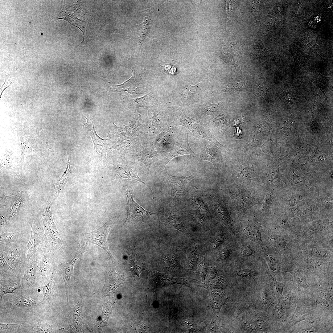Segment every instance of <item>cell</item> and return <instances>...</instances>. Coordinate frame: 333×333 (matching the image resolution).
I'll return each instance as SVG.
<instances>
[{
  "instance_id": "cell-1",
  "label": "cell",
  "mask_w": 333,
  "mask_h": 333,
  "mask_svg": "<svg viewBox=\"0 0 333 333\" xmlns=\"http://www.w3.org/2000/svg\"><path fill=\"white\" fill-rule=\"evenodd\" d=\"M113 225L112 220H109L103 226L92 232L84 235L82 241L88 246L91 244L97 245L103 249L114 262L115 260L108 248L107 238L109 233Z\"/></svg>"
},
{
  "instance_id": "cell-2",
  "label": "cell",
  "mask_w": 333,
  "mask_h": 333,
  "mask_svg": "<svg viewBox=\"0 0 333 333\" xmlns=\"http://www.w3.org/2000/svg\"><path fill=\"white\" fill-rule=\"evenodd\" d=\"M52 203L48 201L45 205L41 212L44 231L48 240L52 245L59 248L62 247L63 244L61 236L53 218L52 210Z\"/></svg>"
},
{
  "instance_id": "cell-3",
  "label": "cell",
  "mask_w": 333,
  "mask_h": 333,
  "mask_svg": "<svg viewBox=\"0 0 333 333\" xmlns=\"http://www.w3.org/2000/svg\"><path fill=\"white\" fill-rule=\"evenodd\" d=\"M82 6V3L77 1L70 6L67 7L64 6L58 15L56 20L64 19L81 30L83 33L84 41V30L86 26V21Z\"/></svg>"
},
{
  "instance_id": "cell-4",
  "label": "cell",
  "mask_w": 333,
  "mask_h": 333,
  "mask_svg": "<svg viewBox=\"0 0 333 333\" xmlns=\"http://www.w3.org/2000/svg\"><path fill=\"white\" fill-rule=\"evenodd\" d=\"M179 120L178 125L187 128L192 133L195 137L210 141L218 146H221L220 144L214 138L208 129L199 122L182 114H181Z\"/></svg>"
},
{
  "instance_id": "cell-5",
  "label": "cell",
  "mask_w": 333,
  "mask_h": 333,
  "mask_svg": "<svg viewBox=\"0 0 333 333\" xmlns=\"http://www.w3.org/2000/svg\"><path fill=\"white\" fill-rule=\"evenodd\" d=\"M125 189L127 199L128 211L126 219L122 225L131 220L142 219L157 213L145 210L135 201L133 188L126 186Z\"/></svg>"
},
{
  "instance_id": "cell-6",
  "label": "cell",
  "mask_w": 333,
  "mask_h": 333,
  "mask_svg": "<svg viewBox=\"0 0 333 333\" xmlns=\"http://www.w3.org/2000/svg\"><path fill=\"white\" fill-rule=\"evenodd\" d=\"M185 154L190 155L193 157H195L197 155L189 146L188 134L187 132L181 133L179 135L173 148L163 161L164 167L174 157Z\"/></svg>"
},
{
  "instance_id": "cell-7",
  "label": "cell",
  "mask_w": 333,
  "mask_h": 333,
  "mask_svg": "<svg viewBox=\"0 0 333 333\" xmlns=\"http://www.w3.org/2000/svg\"><path fill=\"white\" fill-rule=\"evenodd\" d=\"M133 71V75L128 80L122 84L113 87L115 91H125L130 94H143L146 91L148 85L143 81L141 76Z\"/></svg>"
},
{
  "instance_id": "cell-8",
  "label": "cell",
  "mask_w": 333,
  "mask_h": 333,
  "mask_svg": "<svg viewBox=\"0 0 333 333\" xmlns=\"http://www.w3.org/2000/svg\"><path fill=\"white\" fill-rule=\"evenodd\" d=\"M87 248L88 247L86 246L81 243L72 259L69 262L62 264L61 271L63 279L65 284L67 302L68 304L69 303L68 288L71 277L73 273L74 265L78 259H80L81 261L83 254Z\"/></svg>"
},
{
  "instance_id": "cell-9",
  "label": "cell",
  "mask_w": 333,
  "mask_h": 333,
  "mask_svg": "<svg viewBox=\"0 0 333 333\" xmlns=\"http://www.w3.org/2000/svg\"><path fill=\"white\" fill-rule=\"evenodd\" d=\"M161 172L169 182L171 189V196H182L188 183L197 176V171L191 175L185 177L174 176L166 172Z\"/></svg>"
},
{
  "instance_id": "cell-10",
  "label": "cell",
  "mask_w": 333,
  "mask_h": 333,
  "mask_svg": "<svg viewBox=\"0 0 333 333\" xmlns=\"http://www.w3.org/2000/svg\"><path fill=\"white\" fill-rule=\"evenodd\" d=\"M113 124V129L108 133L109 137H118L121 138H128L135 134L137 128L142 124V122L140 116L136 114L135 118L127 126L124 125L122 127H118L114 123Z\"/></svg>"
},
{
  "instance_id": "cell-11",
  "label": "cell",
  "mask_w": 333,
  "mask_h": 333,
  "mask_svg": "<svg viewBox=\"0 0 333 333\" xmlns=\"http://www.w3.org/2000/svg\"><path fill=\"white\" fill-rule=\"evenodd\" d=\"M127 278L114 271H109L102 290L103 294L105 296H112L116 289L123 284Z\"/></svg>"
},
{
  "instance_id": "cell-12",
  "label": "cell",
  "mask_w": 333,
  "mask_h": 333,
  "mask_svg": "<svg viewBox=\"0 0 333 333\" xmlns=\"http://www.w3.org/2000/svg\"><path fill=\"white\" fill-rule=\"evenodd\" d=\"M198 144L200 149V154L199 161L206 160L212 162L214 166H217L220 162V159L218 154L212 144L205 139H200Z\"/></svg>"
},
{
  "instance_id": "cell-13",
  "label": "cell",
  "mask_w": 333,
  "mask_h": 333,
  "mask_svg": "<svg viewBox=\"0 0 333 333\" xmlns=\"http://www.w3.org/2000/svg\"><path fill=\"white\" fill-rule=\"evenodd\" d=\"M155 287L160 288L173 284H181L190 287L188 281L184 278H175L164 273L155 272L153 276Z\"/></svg>"
},
{
  "instance_id": "cell-14",
  "label": "cell",
  "mask_w": 333,
  "mask_h": 333,
  "mask_svg": "<svg viewBox=\"0 0 333 333\" xmlns=\"http://www.w3.org/2000/svg\"><path fill=\"white\" fill-rule=\"evenodd\" d=\"M159 156L158 151L145 149L134 155L133 159L135 161H139L143 163L149 172L150 166L154 162L158 160Z\"/></svg>"
},
{
  "instance_id": "cell-15",
  "label": "cell",
  "mask_w": 333,
  "mask_h": 333,
  "mask_svg": "<svg viewBox=\"0 0 333 333\" xmlns=\"http://www.w3.org/2000/svg\"><path fill=\"white\" fill-rule=\"evenodd\" d=\"M89 129L91 136L93 141L94 146L96 150L102 156L104 159H106V152L113 143V142L109 139H103L97 136L95 130L93 128L92 129L91 125H88Z\"/></svg>"
},
{
  "instance_id": "cell-16",
  "label": "cell",
  "mask_w": 333,
  "mask_h": 333,
  "mask_svg": "<svg viewBox=\"0 0 333 333\" xmlns=\"http://www.w3.org/2000/svg\"><path fill=\"white\" fill-rule=\"evenodd\" d=\"M3 255L8 263L13 265L16 268H18L20 266L22 258L18 247L13 246H7L3 250Z\"/></svg>"
},
{
  "instance_id": "cell-17",
  "label": "cell",
  "mask_w": 333,
  "mask_h": 333,
  "mask_svg": "<svg viewBox=\"0 0 333 333\" xmlns=\"http://www.w3.org/2000/svg\"><path fill=\"white\" fill-rule=\"evenodd\" d=\"M37 260L36 257L31 258L29 262L22 278L23 284L28 287L33 286L36 280Z\"/></svg>"
},
{
  "instance_id": "cell-18",
  "label": "cell",
  "mask_w": 333,
  "mask_h": 333,
  "mask_svg": "<svg viewBox=\"0 0 333 333\" xmlns=\"http://www.w3.org/2000/svg\"><path fill=\"white\" fill-rule=\"evenodd\" d=\"M209 294L210 303L213 311L218 315L221 307L225 302L224 294L222 290L215 289L209 290Z\"/></svg>"
},
{
  "instance_id": "cell-19",
  "label": "cell",
  "mask_w": 333,
  "mask_h": 333,
  "mask_svg": "<svg viewBox=\"0 0 333 333\" xmlns=\"http://www.w3.org/2000/svg\"><path fill=\"white\" fill-rule=\"evenodd\" d=\"M31 236L27 247L28 249L27 258L28 260L35 253L41 244V239L38 231L33 224H31Z\"/></svg>"
},
{
  "instance_id": "cell-20",
  "label": "cell",
  "mask_w": 333,
  "mask_h": 333,
  "mask_svg": "<svg viewBox=\"0 0 333 333\" xmlns=\"http://www.w3.org/2000/svg\"><path fill=\"white\" fill-rule=\"evenodd\" d=\"M113 305L111 303H107L103 305L102 312L97 318L96 323L94 324L95 331H101L102 328L107 324L109 317L113 308Z\"/></svg>"
},
{
  "instance_id": "cell-21",
  "label": "cell",
  "mask_w": 333,
  "mask_h": 333,
  "mask_svg": "<svg viewBox=\"0 0 333 333\" xmlns=\"http://www.w3.org/2000/svg\"><path fill=\"white\" fill-rule=\"evenodd\" d=\"M125 262L127 264L128 270L132 273L134 280L135 275H137L140 280V274L144 270L146 269L144 265L141 262L136 260L134 253L131 255L129 258Z\"/></svg>"
},
{
  "instance_id": "cell-22",
  "label": "cell",
  "mask_w": 333,
  "mask_h": 333,
  "mask_svg": "<svg viewBox=\"0 0 333 333\" xmlns=\"http://www.w3.org/2000/svg\"><path fill=\"white\" fill-rule=\"evenodd\" d=\"M117 176L123 178L134 179L146 185L138 176V172L128 165H122L119 166Z\"/></svg>"
},
{
  "instance_id": "cell-23",
  "label": "cell",
  "mask_w": 333,
  "mask_h": 333,
  "mask_svg": "<svg viewBox=\"0 0 333 333\" xmlns=\"http://www.w3.org/2000/svg\"><path fill=\"white\" fill-rule=\"evenodd\" d=\"M71 158L70 159L68 158L67 168L65 172L55 184L53 190V194L58 195L64 189L69 178L71 169Z\"/></svg>"
},
{
  "instance_id": "cell-24",
  "label": "cell",
  "mask_w": 333,
  "mask_h": 333,
  "mask_svg": "<svg viewBox=\"0 0 333 333\" xmlns=\"http://www.w3.org/2000/svg\"><path fill=\"white\" fill-rule=\"evenodd\" d=\"M21 287L19 280L3 281L0 280V299H2L4 295L9 293H13L14 290Z\"/></svg>"
},
{
  "instance_id": "cell-25",
  "label": "cell",
  "mask_w": 333,
  "mask_h": 333,
  "mask_svg": "<svg viewBox=\"0 0 333 333\" xmlns=\"http://www.w3.org/2000/svg\"><path fill=\"white\" fill-rule=\"evenodd\" d=\"M167 219L171 228L176 229L184 234L189 235V233L184 227L180 218L177 215L171 214L168 216Z\"/></svg>"
},
{
  "instance_id": "cell-26",
  "label": "cell",
  "mask_w": 333,
  "mask_h": 333,
  "mask_svg": "<svg viewBox=\"0 0 333 333\" xmlns=\"http://www.w3.org/2000/svg\"><path fill=\"white\" fill-rule=\"evenodd\" d=\"M197 245H195L187 257L186 266L187 270L190 271L196 264L198 261Z\"/></svg>"
},
{
  "instance_id": "cell-27",
  "label": "cell",
  "mask_w": 333,
  "mask_h": 333,
  "mask_svg": "<svg viewBox=\"0 0 333 333\" xmlns=\"http://www.w3.org/2000/svg\"><path fill=\"white\" fill-rule=\"evenodd\" d=\"M24 201L25 198L23 197V195H20L10 209L9 215L8 218L9 220H10L16 215L20 208L24 204Z\"/></svg>"
},
{
  "instance_id": "cell-28",
  "label": "cell",
  "mask_w": 333,
  "mask_h": 333,
  "mask_svg": "<svg viewBox=\"0 0 333 333\" xmlns=\"http://www.w3.org/2000/svg\"><path fill=\"white\" fill-rule=\"evenodd\" d=\"M32 327L34 333H52L54 331L52 325L41 321H37Z\"/></svg>"
},
{
  "instance_id": "cell-29",
  "label": "cell",
  "mask_w": 333,
  "mask_h": 333,
  "mask_svg": "<svg viewBox=\"0 0 333 333\" xmlns=\"http://www.w3.org/2000/svg\"><path fill=\"white\" fill-rule=\"evenodd\" d=\"M151 20L148 17H146L142 23L136 25L138 28V37L141 41L145 38L149 31Z\"/></svg>"
},
{
  "instance_id": "cell-30",
  "label": "cell",
  "mask_w": 333,
  "mask_h": 333,
  "mask_svg": "<svg viewBox=\"0 0 333 333\" xmlns=\"http://www.w3.org/2000/svg\"><path fill=\"white\" fill-rule=\"evenodd\" d=\"M236 197H237L236 199L237 200V205L239 208L242 209V210L245 211L252 206V201L249 200L252 199L248 195L246 196L244 194L238 195Z\"/></svg>"
},
{
  "instance_id": "cell-31",
  "label": "cell",
  "mask_w": 333,
  "mask_h": 333,
  "mask_svg": "<svg viewBox=\"0 0 333 333\" xmlns=\"http://www.w3.org/2000/svg\"><path fill=\"white\" fill-rule=\"evenodd\" d=\"M20 234L19 232H3L0 234V242L3 244H9L15 241Z\"/></svg>"
},
{
  "instance_id": "cell-32",
  "label": "cell",
  "mask_w": 333,
  "mask_h": 333,
  "mask_svg": "<svg viewBox=\"0 0 333 333\" xmlns=\"http://www.w3.org/2000/svg\"><path fill=\"white\" fill-rule=\"evenodd\" d=\"M36 304L33 300L26 298H18L13 303L14 306L16 307H30L34 306Z\"/></svg>"
},
{
  "instance_id": "cell-33",
  "label": "cell",
  "mask_w": 333,
  "mask_h": 333,
  "mask_svg": "<svg viewBox=\"0 0 333 333\" xmlns=\"http://www.w3.org/2000/svg\"><path fill=\"white\" fill-rule=\"evenodd\" d=\"M53 282V279L52 278L45 286L39 288L43 293V300H45L48 299L52 294Z\"/></svg>"
},
{
  "instance_id": "cell-34",
  "label": "cell",
  "mask_w": 333,
  "mask_h": 333,
  "mask_svg": "<svg viewBox=\"0 0 333 333\" xmlns=\"http://www.w3.org/2000/svg\"><path fill=\"white\" fill-rule=\"evenodd\" d=\"M198 84H199L195 86L190 85L187 86L183 90L181 94L187 98H190L191 97L197 94L199 91L198 86Z\"/></svg>"
},
{
  "instance_id": "cell-35",
  "label": "cell",
  "mask_w": 333,
  "mask_h": 333,
  "mask_svg": "<svg viewBox=\"0 0 333 333\" xmlns=\"http://www.w3.org/2000/svg\"><path fill=\"white\" fill-rule=\"evenodd\" d=\"M248 236L250 238L259 242L261 240L260 232L255 226H249L246 229Z\"/></svg>"
},
{
  "instance_id": "cell-36",
  "label": "cell",
  "mask_w": 333,
  "mask_h": 333,
  "mask_svg": "<svg viewBox=\"0 0 333 333\" xmlns=\"http://www.w3.org/2000/svg\"><path fill=\"white\" fill-rule=\"evenodd\" d=\"M246 88V86L242 82L238 81L228 84L222 92L239 91Z\"/></svg>"
},
{
  "instance_id": "cell-37",
  "label": "cell",
  "mask_w": 333,
  "mask_h": 333,
  "mask_svg": "<svg viewBox=\"0 0 333 333\" xmlns=\"http://www.w3.org/2000/svg\"><path fill=\"white\" fill-rule=\"evenodd\" d=\"M199 271L202 281L205 284V279L207 274L208 267L204 256L199 264Z\"/></svg>"
},
{
  "instance_id": "cell-38",
  "label": "cell",
  "mask_w": 333,
  "mask_h": 333,
  "mask_svg": "<svg viewBox=\"0 0 333 333\" xmlns=\"http://www.w3.org/2000/svg\"><path fill=\"white\" fill-rule=\"evenodd\" d=\"M216 213L219 217L225 222H229L228 214L225 208L221 205H218L216 208Z\"/></svg>"
},
{
  "instance_id": "cell-39",
  "label": "cell",
  "mask_w": 333,
  "mask_h": 333,
  "mask_svg": "<svg viewBox=\"0 0 333 333\" xmlns=\"http://www.w3.org/2000/svg\"><path fill=\"white\" fill-rule=\"evenodd\" d=\"M224 279L222 276H219L214 279L210 283L209 289L222 288L225 286Z\"/></svg>"
},
{
  "instance_id": "cell-40",
  "label": "cell",
  "mask_w": 333,
  "mask_h": 333,
  "mask_svg": "<svg viewBox=\"0 0 333 333\" xmlns=\"http://www.w3.org/2000/svg\"><path fill=\"white\" fill-rule=\"evenodd\" d=\"M19 325L17 324L3 323H0V331H14L18 330Z\"/></svg>"
},
{
  "instance_id": "cell-41",
  "label": "cell",
  "mask_w": 333,
  "mask_h": 333,
  "mask_svg": "<svg viewBox=\"0 0 333 333\" xmlns=\"http://www.w3.org/2000/svg\"><path fill=\"white\" fill-rule=\"evenodd\" d=\"M225 237L222 232L218 233L214 238L212 242V246L214 249H215L222 244L224 241Z\"/></svg>"
},
{
  "instance_id": "cell-42",
  "label": "cell",
  "mask_w": 333,
  "mask_h": 333,
  "mask_svg": "<svg viewBox=\"0 0 333 333\" xmlns=\"http://www.w3.org/2000/svg\"><path fill=\"white\" fill-rule=\"evenodd\" d=\"M266 260L271 270L274 273L278 272V261L276 258L271 256L266 257Z\"/></svg>"
},
{
  "instance_id": "cell-43",
  "label": "cell",
  "mask_w": 333,
  "mask_h": 333,
  "mask_svg": "<svg viewBox=\"0 0 333 333\" xmlns=\"http://www.w3.org/2000/svg\"><path fill=\"white\" fill-rule=\"evenodd\" d=\"M237 276L242 277H250L255 276L257 273L250 269H245L237 270L235 272Z\"/></svg>"
},
{
  "instance_id": "cell-44",
  "label": "cell",
  "mask_w": 333,
  "mask_h": 333,
  "mask_svg": "<svg viewBox=\"0 0 333 333\" xmlns=\"http://www.w3.org/2000/svg\"><path fill=\"white\" fill-rule=\"evenodd\" d=\"M217 104H209L205 105L203 109L204 113L208 115H212L214 114L217 109Z\"/></svg>"
},
{
  "instance_id": "cell-45",
  "label": "cell",
  "mask_w": 333,
  "mask_h": 333,
  "mask_svg": "<svg viewBox=\"0 0 333 333\" xmlns=\"http://www.w3.org/2000/svg\"><path fill=\"white\" fill-rule=\"evenodd\" d=\"M47 261L45 257L40 262V266L39 267L38 270L40 274L43 277L45 276L47 273Z\"/></svg>"
},
{
  "instance_id": "cell-46",
  "label": "cell",
  "mask_w": 333,
  "mask_h": 333,
  "mask_svg": "<svg viewBox=\"0 0 333 333\" xmlns=\"http://www.w3.org/2000/svg\"><path fill=\"white\" fill-rule=\"evenodd\" d=\"M269 277L273 282L276 292L278 294H281L283 290V286L282 284L276 281L270 276H269Z\"/></svg>"
},
{
  "instance_id": "cell-47",
  "label": "cell",
  "mask_w": 333,
  "mask_h": 333,
  "mask_svg": "<svg viewBox=\"0 0 333 333\" xmlns=\"http://www.w3.org/2000/svg\"><path fill=\"white\" fill-rule=\"evenodd\" d=\"M240 252L241 253L245 256H249L253 254V251L250 248L245 245H242L240 246Z\"/></svg>"
},
{
  "instance_id": "cell-48",
  "label": "cell",
  "mask_w": 333,
  "mask_h": 333,
  "mask_svg": "<svg viewBox=\"0 0 333 333\" xmlns=\"http://www.w3.org/2000/svg\"><path fill=\"white\" fill-rule=\"evenodd\" d=\"M0 261L1 269L6 270L13 269L6 262L2 253H0Z\"/></svg>"
},
{
  "instance_id": "cell-49",
  "label": "cell",
  "mask_w": 333,
  "mask_h": 333,
  "mask_svg": "<svg viewBox=\"0 0 333 333\" xmlns=\"http://www.w3.org/2000/svg\"><path fill=\"white\" fill-rule=\"evenodd\" d=\"M230 253V249L228 248H225L221 250L217 256V257L220 260H225L228 258Z\"/></svg>"
},
{
  "instance_id": "cell-50",
  "label": "cell",
  "mask_w": 333,
  "mask_h": 333,
  "mask_svg": "<svg viewBox=\"0 0 333 333\" xmlns=\"http://www.w3.org/2000/svg\"><path fill=\"white\" fill-rule=\"evenodd\" d=\"M293 180L295 184L298 185L302 186L305 183V180L304 177L297 175L294 173Z\"/></svg>"
},
{
  "instance_id": "cell-51",
  "label": "cell",
  "mask_w": 333,
  "mask_h": 333,
  "mask_svg": "<svg viewBox=\"0 0 333 333\" xmlns=\"http://www.w3.org/2000/svg\"><path fill=\"white\" fill-rule=\"evenodd\" d=\"M243 170L241 172L240 175V179L244 180H246L249 179L252 176V171H249V170L245 171V170Z\"/></svg>"
},
{
  "instance_id": "cell-52",
  "label": "cell",
  "mask_w": 333,
  "mask_h": 333,
  "mask_svg": "<svg viewBox=\"0 0 333 333\" xmlns=\"http://www.w3.org/2000/svg\"><path fill=\"white\" fill-rule=\"evenodd\" d=\"M271 196L270 194H268L266 196L261 207L262 211H264L267 209L270 202Z\"/></svg>"
},
{
  "instance_id": "cell-53",
  "label": "cell",
  "mask_w": 333,
  "mask_h": 333,
  "mask_svg": "<svg viewBox=\"0 0 333 333\" xmlns=\"http://www.w3.org/2000/svg\"><path fill=\"white\" fill-rule=\"evenodd\" d=\"M312 255L318 257H325L328 256V253L326 252L321 250H314L312 252Z\"/></svg>"
},
{
  "instance_id": "cell-54",
  "label": "cell",
  "mask_w": 333,
  "mask_h": 333,
  "mask_svg": "<svg viewBox=\"0 0 333 333\" xmlns=\"http://www.w3.org/2000/svg\"><path fill=\"white\" fill-rule=\"evenodd\" d=\"M217 273V271L214 269H208L206 277H207V279L208 280H210L214 278Z\"/></svg>"
},
{
  "instance_id": "cell-55",
  "label": "cell",
  "mask_w": 333,
  "mask_h": 333,
  "mask_svg": "<svg viewBox=\"0 0 333 333\" xmlns=\"http://www.w3.org/2000/svg\"><path fill=\"white\" fill-rule=\"evenodd\" d=\"M14 195L6 196L4 194V192H2L0 193V207L6 205L7 202V197L13 195Z\"/></svg>"
},
{
  "instance_id": "cell-56",
  "label": "cell",
  "mask_w": 333,
  "mask_h": 333,
  "mask_svg": "<svg viewBox=\"0 0 333 333\" xmlns=\"http://www.w3.org/2000/svg\"><path fill=\"white\" fill-rule=\"evenodd\" d=\"M300 199V197L298 196H295L292 197L289 201V204L292 206L293 207L296 205L299 202Z\"/></svg>"
},
{
  "instance_id": "cell-57",
  "label": "cell",
  "mask_w": 333,
  "mask_h": 333,
  "mask_svg": "<svg viewBox=\"0 0 333 333\" xmlns=\"http://www.w3.org/2000/svg\"><path fill=\"white\" fill-rule=\"evenodd\" d=\"M209 329L210 331L213 332L216 331V328L215 324L214 322H211L209 326Z\"/></svg>"
},
{
  "instance_id": "cell-58",
  "label": "cell",
  "mask_w": 333,
  "mask_h": 333,
  "mask_svg": "<svg viewBox=\"0 0 333 333\" xmlns=\"http://www.w3.org/2000/svg\"><path fill=\"white\" fill-rule=\"evenodd\" d=\"M6 224V218L3 215L0 216V226H2Z\"/></svg>"
},
{
  "instance_id": "cell-59",
  "label": "cell",
  "mask_w": 333,
  "mask_h": 333,
  "mask_svg": "<svg viewBox=\"0 0 333 333\" xmlns=\"http://www.w3.org/2000/svg\"><path fill=\"white\" fill-rule=\"evenodd\" d=\"M314 262V265L315 268L319 269L322 266V263L321 261H316Z\"/></svg>"
},
{
  "instance_id": "cell-60",
  "label": "cell",
  "mask_w": 333,
  "mask_h": 333,
  "mask_svg": "<svg viewBox=\"0 0 333 333\" xmlns=\"http://www.w3.org/2000/svg\"><path fill=\"white\" fill-rule=\"evenodd\" d=\"M9 86H8L7 87H6V88H4V89H3V91H2V92L1 93V94H0V98H1V95H2V92H3L4 91V90H5V89L6 88H7Z\"/></svg>"
}]
</instances>
